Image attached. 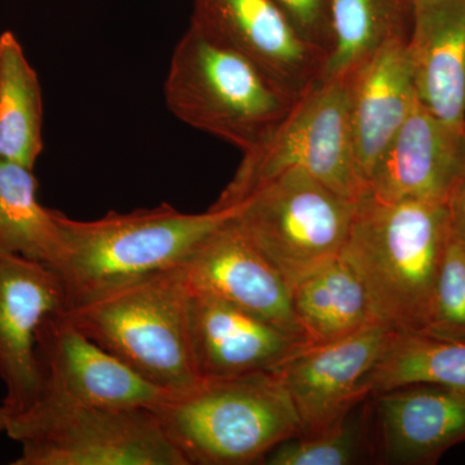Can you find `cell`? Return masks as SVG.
<instances>
[{"mask_svg": "<svg viewBox=\"0 0 465 465\" xmlns=\"http://www.w3.org/2000/svg\"><path fill=\"white\" fill-rule=\"evenodd\" d=\"M450 238L446 203L363 195L341 256L365 286L376 322L423 332Z\"/></svg>", "mask_w": 465, "mask_h": 465, "instance_id": "obj_1", "label": "cell"}, {"mask_svg": "<svg viewBox=\"0 0 465 465\" xmlns=\"http://www.w3.org/2000/svg\"><path fill=\"white\" fill-rule=\"evenodd\" d=\"M232 213V207L185 213L168 203L110 211L91 222L61 213V249L51 269L63 286L65 308L128 281L176 268Z\"/></svg>", "mask_w": 465, "mask_h": 465, "instance_id": "obj_2", "label": "cell"}, {"mask_svg": "<svg viewBox=\"0 0 465 465\" xmlns=\"http://www.w3.org/2000/svg\"><path fill=\"white\" fill-rule=\"evenodd\" d=\"M188 302L176 266L103 291L64 313L145 381L179 396L202 381L189 344Z\"/></svg>", "mask_w": 465, "mask_h": 465, "instance_id": "obj_3", "label": "cell"}, {"mask_svg": "<svg viewBox=\"0 0 465 465\" xmlns=\"http://www.w3.org/2000/svg\"><path fill=\"white\" fill-rule=\"evenodd\" d=\"M153 411L188 465L262 464L272 450L302 434L272 371L202 381Z\"/></svg>", "mask_w": 465, "mask_h": 465, "instance_id": "obj_4", "label": "cell"}, {"mask_svg": "<svg viewBox=\"0 0 465 465\" xmlns=\"http://www.w3.org/2000/svg\"><path fill=\"white\" fill-rule=\"evenodd\" d=\"M163 96L183 124L243 154L264 143L299 100L246 57L191 25L174 45Z\"/></svg>", "mask_w": 465, "mask_h": 465, "instance_id": "obj_5", "label": "cell"}, {"mask_svg": "<svg viewBox=\"0 0 465 465\" xmlns=\"http://www.w3.org/2000/svg\"><path fill=\"white\" fill-rule=\"evenodd\" d=\"M357 206L312 174L292 170L260 183L232 208L241 231L292 289L341 255Z\"/></svg>", "mask_w": 465, "mask_h": 465, "instance_id": "obj_6", "label": "cell"}, {"mask_svg": "<svg viewBox=\"0 0 465 465\" xmlns=\"http://www.w3.org/2000/svg\"><path fill=\"white\" fill-rule=\"evenodd\" d=\"M14 465H188L157 414L38 400L8 421Z\"/></svg>", "mask_w": 465, "mask_h": 465, "instance_id": "obj_7", "label": "cell"}, {"mask_svg": "<svg viewBox=\"0 0 465 465\" xmlns=\"http://www.w3.org/2000/svg\"><path fill=\"white\" fill-rule=\"evenodd\" d=\"M304 171L333 192L360 201L349 118V74L321 78L255 149L244 153L231 183L213 208H231L260 183L287 171Z\"/></svg>", "mask_w": 465, "mask_h": 465, "instance_id": "obj_8", "label": "cell"}, {"mask_svg": "<svg viewBox=\"0 0 465 465\" xmlns=\"http://www.w3.org/2000/svg\"><path fill=\"white\" fill-rule=\"evenodd\" d=\"M394 335L372 324L338 341L302 345L272 370L292 401L302 434L341 424L370 399V378Z\"/></svg>", "mask_w": 465, "mask_h": 465, "instance_id": "obj_9", "label": "cell"}, {"mask_svg": "<svg viewBox=\"0 0 465 465\" xmlns=\"http://www.w3.org/2000/svg\"><path fill=\"white\" fill-rule=\"evenodd\" d=\"M36 357L41 372L38 400L154 410L173 397L91 341L64 309L48 314L39 326Z\"/></svg>", "mask_w": 465, "mask_h": 465, "instance_id": "obj_10", "label": "cell"}, {"mask_svg": "<svg viewBox=\"0 0 465 465\" xmlns=\"http://www.w3.org/2000/svg\"><path fill=\"white\" fill-rule=\"evenodd\" d=\"M191 26L295 96L322 78L329 54L305 41L274 0H194Z\"/></svg>", "mask_w": 465, "mask_h": 465, "instance_id": "obj_11", "label": "cell"}, {"mask_svg": "<svg viewBox=\"0 0 465 465\" xmlns=\"http://www.w3.org/2000/svg\"><path fill=\"white\" fill-rule=\"evenodd\" d=\"M179 271L189 290L225 300L308 342L290 284L243 234L234 213L197 244Z\"/></svg>", "mask_w": 465, "mask_h": 465, "instance_id": "obj_12", "label": "cell"}, {"mask_svg": "<svg viewBox=\"0 0 465 465\" xmlns=\"http://www.w3.org/2000/svg\"><path fill=\"white\" fill-rule=\"evenodd\" d=\"M369 454L381 464L430 465L465 442V391L416 384L372 394Z\"/></svg>", "mask_w": 465, "mask_h": 465, "instance_id": "obj_13", "label": "cell"}, {"mask_svg": "<svg viewBox=\"0 0 465 465\" xmlns=\"http://www.w3.org/2000/svg\"><path fill=\"white\" fill-rule=\"evenodd\" d=\"M65 309L56 273L18 255H0V378L8 421L25 414L38 400L41 372L36 332L45 317Z\"/></svg>", "mask_w": 465, "mask_h": 465, "instance_id": "obj_14", "label": "cell"}, {"mask_svg": "<svg viewBox=\"0 0 465 465\" xmlns=\"http://www.w3.org/2000/svg\"><path fill=\"white\" fill-rule=\"evenodd\" d=\"M464 170L465 128L443 121L418 100L375 164L366 194L446 203Z\"/></svg>", "mask_w": 465, "mask_h": 465, "instance_id": "obj_15", "label": "cell"}, {"mask_svg": "<svg viewBox=\"0 0 465 465\" xmlns=\"http://www.w3.org/2000/svg\"><path fill=\"white\" fill-rule=\"evenodd\" d=\"M188 331L201 381L272 371L308 344L225 300L192 290Z\"/></svg>", "mask_w": 465, "mask_h": 465, "instance_id": "obj_16", "label": "cell"}, {"mask_svg": "<svg viewBox=\"0 0 465 465\" xmlns=\"http://www.w3.org/2000/svg\"><path fill=\"white\" fill-rule=\"evenodd\" d=\"M418 101L407 43L375 52L349 74V118L358 176L365 188Z\"/></svg>", "mask_w": 465, "mask_h": 465, "instance_id": "obj_17", "label": "cell"}, {"mask_svg": "<svg viewBox=\"0 0 465 465\" xmlns=\"http://www.w3.org/2000/svg\"><path fill=\"white\" fill-rule=\"evenodd\" d=\"M407 48L421 105L464 127L465 0H414Z\"/></svg>", "mask_w": 465, "mask_h": 465, "instance_id": "obj_18", "label": "cell"}, {"mask_svg": "<svg viewBox=\"0 0 465 465\" xmlns=\"http://www.w3.org/2000/svg\"><path fill=\"white\" fill-rule=\"evenodd\" d=\"M291 298L309 344L338 341L378 323L362 281L341 253L296 283Z\"/></svg>", "mask_w": 465, "mask_h": 465, "instance_id": "obj_19", "label": "cell"}, {"mask_svg": "<svg viewBox=\"0 0 465 465\" xmlns=\"http://www.w3.org/2000/svg\"><path fill=\"white\" fill-rule=\"evenodd\" d=\"M414 0H330L331 45L322 78L351 74L391 43H409Z\"/></svg>", "mask_w": 465, "mask_h": 465, "instance_id": "obj_20", "label": "cell"}, {"mask_svg": "<svg viewBox=\"0 0 465 465\" xmlns=\"http://www.w3.org/2000/svg\"><path fill=\"white\" fill-rule=\"evenodd\" d=\"M43 119L38 73L7 30L0 35V159L34 170L45 148Z\"/></svg>", "mask_w": 465, "mask_h": 465, "instance_id": "obj_21", "label": "cell"}, {"mask_svg": "<svg viewBox=\"0 0 465 465\" xmlns=\"http://www.w3.org/2000/svg\"><path fill=\"white\" fill-rule=\"evenodd\" d=\"M32 168L0 159V255H18L51 268L61 249V213L38 200Z\"/></svg>", "mask_w": 465, "mask_h": 465, "instance_id": "obj_22", "label": "cell"}, {"mask_svg": "<svg viewBox=\"0 0 465 465\" xmlns=\"http://www.w3.org/2000/svg\"><path fill=\"white\" fill-rule=\"evenodd\" d=\"M416 384L465 391V341L396 332L370 378V394Z\"/></svg>", "mask_w": 465, "mask_h": 465, "instance_id": "obj_23", "label": "cell"}, {"mask_svg": "<svg viewBox=\"0 0 465 465\" xmlns=\"http://www.w3.org/2000/svg\"><path fill=\"white\" fill-rule=\"evenodd\" d=\"M351 414L322 432L302 434L281 443L264 459L268 465H351L369 454L366 423Z\"/></svg>", "mask_w": 465, "mask_h": 465, "instance_id": "obj_24", "label": "cell"}, {"mask_svg": "<svg viewBox=\"0 0 465 465\" xmlns=\"http://www.w3.org/2000/svg\"><path fill=\"white\" fill-rule=\"evenodd\" d=\"M424 332L465 341V249L450 238Z\"/></svg>", "mask_w": 465, "mask_h": 465, "instance_id": "obj_25", "label": "cell"}, {"mask_svg": "<svg viewBox=\"0 0 465 465\" xmlns=\"http://www.w3.org/2000/svg\"><path fill=\"white\" fill-rule=\"evenodd\" d=\"M300 35L329 54L331 45L330 0H274Z\"/></svg>", "mask_w": 465, "mask_h": 465, "instance_id": "obj_26", "label": "cell"}, {"mask_svg": "<svg viewBox=\"0 0 465 465\" xmlns=\"http://www.w3.org/2000/svg\"><path fill=\"white\" fill-rule=\"evenodd\" d=\"M446 206L451 237L465 249V170L450 193Z\"/></svg>", "mask_w": 465, "mask_h": 465, "instance_id": "obj_27", "label": "cell"}, {"mask_svg": "<svg viewBox=\"0 0 465 465\" xmlns=\"http://www.w3.org/2000/svg\"><path fill=\"white\" fill-rule=\"evenodd\" d=\"M8 412L5 407L0 406V432H5L8 427Z\"/></svg>", "mask_w": 465, "mask_h": 465, "instance_id": "obj_28", "label": "cell"}, {"mask_svg": "<svg viewBox=\"0 0 465 465\" xmlns=\"http://www.w3.org/2000/svg\"><path fill=\"white\" fill-rule=\"evenodd\" d=\"M464 128H465V122H464Z\"/></svg>", "mask_w": 465, "mask_h": 465, "instance_id": "obj_29", "label": "cell"}]
</instances>
